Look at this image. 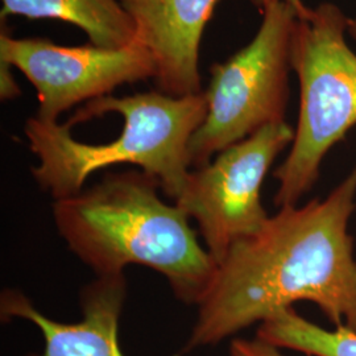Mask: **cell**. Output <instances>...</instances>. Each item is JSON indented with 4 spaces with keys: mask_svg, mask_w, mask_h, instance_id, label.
Segmentation results:
<instances>
[{
    "mask_svg": "<svg viewBox=\"0 0 356 356\" xmlns=\"http://www.w3.org/2000/svg\"><path fill=\"white\" fill-rule=\"evenodd\" d=\"M356 168L325 197L280 207L218 264L179 355L220 343L297 301L318 306L335 327L356 331V257L348 226Z\"/></svg>",
    "mask_w": 356,
    "mask_h": 356,
    "instance_id": "1",
    "label": "cell"
},
{
    "mask_svg": "<svg viewBox=\"0 0 356 356\" xmlns=\"http://www.w3.org/2000/svg\"><path fill=\"white\" fill-rule=\"evenodd\" d=\"M206 115L204 92L172 97L152 91L90 101L65 124L29 118L24 132L38 159L32 173L58 201L79 194L97 170L134 164L176 201L191 175V136Z\"/></svg>",
    "mask_w": 356,
    "mask_h": 356,
    "instance_id": "2",
    "label": "cell"
},
{
    "mask_svg": "<svg viewBox=\"0 0 356 356\" xmlns=\"http://www.w3.org/2000/svg\"><path fill=\"white\" fill-rule=\"evenodd\" d=\"M159 189V179L143 170L107 173L91 189L54 202L56 227L97 277L124 275L132 264L152 268L177 300L198 306L218 264L198 242L191 218L165 204Z\"/></svg>",
    "mask_w": 356,
    "mask_h": 356,
    "instance_id": "3",
    "label": "cell"
},
{
    "mask_svg": "<svg viewBox=\"0 0 356 356\" xmlns=\"http://www.w3.org/2000/svg\"><path fill=\"white\" fill-rule=\"evenodd\" d=\"M348 17L322 3L297 17L291 66L300 85V113L291 151L273 173L277 207L294 206L318 181L334 145L356 126V53L346 41Z\"/></svg>",
    "mask_w": 356,
    "mask_h": 356,
    "instance_id": "4",
    "label": "cell"
},
{
    "mask_svg": "<svg viewBox=\"0 0 356 356\" xmlns=\"http://www.w3.org/2000/svg\"><path fill=\"white\" fill-rule=\"evenodd\" d=\"M260 13L263 22L252 41L211 67L207 115L189 144L195 169L261 128L285 122L297 13L284 0H270Z\"/></svg>",
    "mask_w": 356,
    "mask_h": 356,
    "instance_id": "5",
    "label": "cell"
},
{
    "mask_svg": "<svg viewBox=\"0 0 356 356\" xmlns=\"http://www.w3.org/2000/svg\"><path fill=\"white\" fill-rule=\"evenodd\" d=\"M293 139L294 128L286 122L270 124L218 153L207 165L191 170L176 204L197 220L216 264L235 243L266 225L269 216L261 201V186Z\"/></svg>",
    "mask_w": 356,
    "mask_h": 356,
    "instance_id": "6",
    "label": "cell"
},
{
    "mask_svg": "<svg viewBox=\"0 0 356 356\" xmlns=\"http://www.w3.org/2000/svg\"><path fill=\"white\" fill-rule=\"evenodd\" d=\"M0 61L19 69L38 91V119L57 122L78 103L107 97L116 88L156 78L152 54L140 44L107 49L92 44L63 47L44 38L1 32Z\"/></svg>",
    "mask_w": 356,
    "mask_h": 356,
    "instance_id": "7",
    "label": "cell"
},
{
    "mask_svg": "<svg viewBox=\"0 0 356 356\" xmlns=\"http://www.w3.org/2000/svg\"><path fill=\"white\" fill-rule=\"evenodd\" d=\"M218 0H126L138 41L157 67L156 83L166 95L202 92L198 70L200 44Z\"/></svg>",
    "mask_w": 356,
    "mask_h": 356,
    "instance_id": "8",
    "label": "cell"
},
{
    "mask_svg": "<svg viewBox=\"0 0 356 356\" xmlns=\"http://www.w3.org/2000/svg\"><path fill=\"white\" fill-rule=\"evenodd\" d=\"M126 296L124 275L97 277L81 292L83 318L63 323L38 312L26 294L7 289L0 298V313L3 321L26 319L38 326L45 344L38 356H124L118 342V327Z\"/></svg>",
    "mask_w": 356,
    "mask_h": 356,
    "instance_id": "9",
    "label": "cell"
},
{
    "mask_svg": "<svg viewBox=\"0 0 356 356\" xmlns=\"http://www.w3.org/2000/svg\"><path fill=\"white\" fill-rule=\"evenodd\" d=\"M1 19L61 20L81 28L90 44L120 49L138 41L136 24L120 0H1Z\"/></svg>",
    "mask_w": 356,
    "mask_h": 356,
    "instance_id": "10",
    "label": "cell"
},
{
    "mask_svg": "<svg viewBox=\"0 0 356 356\" xmlns=\"http://www.w3.org/2000/svg\"><path fill=\"white\" fill-rule=\"evenodd\" d=\"M256 337L279 348L309 356H356V331L347 327L325 330L301 317L293 307L261 322Z\"/></svg>",
    "mask_w": 356,
    "mask_h": 356,
    "instance_id": "11",
    "label": "cell"
},
{
    "mask_svg": "<svg viewBox=\"0 0 356 356\" xmlns=\"http://www.w3.org/2000/svg\"><path fill=\"white\" fill-rule=\"evenodd\" d=\"M229 356H286L279 347L268 343L260 338L234 339L229 344Z\"/></svg>",
    "mask_w": 356,
    "mask_h": 356,
    "instance_id": "12",
    "label": "cell"
},
{
    "mask_svg": "<svg viewBox=\"0 0 356 356\" xmlns=\"http://www.w3.org/2000/svg\"><path fill=\"white\" fill-rule=\"evenodd\" d=\"M11 65L0 61V95L1 99H13L22 94L11 72Z\"/></svg>",
    "mask_w": 356,
    "mask_h": 356,
    "instance_id": "13",
    "label": "cell"
},
{
    "mask_svg": "<svg viewBox=\"0 0 356 356\" xmlns=\"http://www.w3.org/2000/svg\"><path fill=\"white\" fill-rule=\"evenodd\" d=\"M254 6H256L260 11L264 8V6L269 3L270 0H250ZM284 1H286L288 4H291L293 8L296 10V13H297V17H301V16H304L306 15V13L309 11V7H306L305 4H304V1L302 0H284Z\"/></svg>",
    "mask_w": 356,
    "mask_h": 356,
    "instance_id": "14",
    "label": "cell"
},
{
    "mask_svg": "<svg viewBox=\"0 0 356 356\" xmlns=\"http://www.w3.org/2000/svg\"><path fill=\"white\" fill-rule=\"evenodd\" d=\"M347 32L351 38L356 40V16L355 17H348V28H347Z\"/></svg>",
    "mask_w": 356,
    "mask_h": 356,
    "instance_id": "15",
    "label": "cell"
},
{
    "mask_svg": "<svg viewBox=\"0 0 356 356\" xmlns=\"http://www.w3.org/2000/svg\"><path fill=\"white\" fill-rule=\"evenodd\" d=\"M120 1H126V0H120Z\"/></svg>",
    "mask_w": 356,
    "mask_h": 356,
    "instance_id": "16",
    "label": "cell"
}]
</instances>
